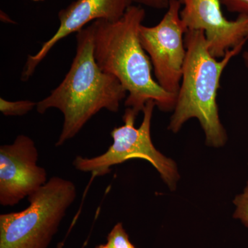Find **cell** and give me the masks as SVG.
<instances>
[{"label":"cell","mask_w":248,"mask_h":248,"mask_svg":"<svg viewBox=\"0 0 248 248\" xmlns=\"http://www.w3.org/2000/svg\"><path fill=\"white\" fill-rule=\"evenodd\" d=\"M76 197L71 181L50 178L28 197L27 208L0 215V248H48Z\"/></svg>","instance_id":"cell-4"},{"label":"cell","mask_w":248,"mask_h":248,"mask_svg":"<svg viewBox=\"0 0 248 248\" xmlns=\"http://www.w3.org/2000/svg\"><path fill=\"white\" fill-rule=\"evenodd\" d=\"M228 11L248 16V0H220Z\"/></svg>","instance_id":"cell-13"},{"label":"cell","mask_w":248,"mask_h":248,"mask_svg":"<svg viewBox=\"0 0 248 248\" xmlns=\"http://www.w3.org/2000/svg\"><path fill=\"white\" fill-rule=\"evenodd\" d=\"M145 16L143 8L132 5L116 22L99 19L91 24L97 64L120 81L128 93L125 107L138 115L148 101L155 102L159 110H174L177 97L166 92L153 78L151 60L139 34Z\"/></svg>","instance_id":"cell-1"},{"label":"cell","mask_w":248,"mask_h":248,"mask_svg":"<svg viewBox=\"0 0 248 248\" xmlns=\"http://www.w3.org/2000/svg\"><path fill=\"white\" fill-rule=\"evenodd\" d=\"M106 244L108 248H137L130 241L122 223H117L111 230Z\"/></svg>","instance_id":"cell-11"},{"label":"cell","mask_w":248,"mask_h":248,"mask_svg":"<svg viewBox=\"0 0 248 248\" xmlns=\"http://www.w3.org/2000/svg\"><path fill=\"white\" fill-rule=\"evenodd\" d=\"M186 56L182 81L169 129L177 133L191 118H197L209 146L226 143V130L220 121L217 103L220 80L227 65L246 43L227 52L221 60L210 53L203 31L187 30L184 37Z\"/></svg>","instance_id":"cell-3"},{"label":"cell","mask_w":248,"mask_h":248,"mask_svg":"<svg viewBox=\"0 0 248 248\" xmlns=\"http://www.w3.org/2000/svg\"><path fill=\"white\" fill-rule=\"evenodd\" d=\"M234 203L236 206L234 218L241 220L243 224L248 228V183L244 193L236 196Z\"/></svg>","instance_id":"cell-12"},{"label":"cell","mask_w":248,"mask_h":248,"mask_svg":"<svg viewBox=\"0 0 248 248\" xmlns=\"http://www.w3.org/2000/svg\"><path fill=\"white\" fill-rule=\"evenodd\" d=\"M182 8L179 0H170L159 24L154 27L142 24L139 32L158 84L166 92L177 96L186 56L184 37L187 30L181 18Z\"/></svg>","instance_id":"cell-6"},{"label":"cell","mask_w":248,"mask_h":248,"mask_svg":"<svg viewBox=\"0 0 248 248\" xmlns=\"http://www.w3.org/2000/svg\"><path fill=\"white\" fill-rule=\"evenodd\" d=\"M180 16L187 30L203 31L209 50L215 58H223L228 50L248 40V16L234 20L225 17L220 0H179Z\"/></svg>","instance_id":"cell-8"},{"label":"cell","mask_w":248,"mask_h":248,"mask_svg":"<svg viewBox=\"0 0 248 248\" xmlns=\"http://www.w3.org/2000/svg\"><path fill=\"white\" fill-rule=\"evenodd\" d=\"M35 142L20 135L11 144L0 147V204L14 206L47 182V172L37 164Z\"/></svg>","instance_id":"cell-7"},{"label":"cell","mask_w":248,"mask_h":248,"mask_svg":"<svg viewBox=\"0 0 248 248\" xmlns=\"http://www.w3.org/2000/svg\"><path fill=\"white\" fill-rule=\"evenodd\" d=\"M243 59H244L245 65L248 68V51L244 52L243 54Z\"/></svg>","instance_id":"cell-15"},{"label":"cell","mask_w":248,"mask_h":248,"mask_svg":"<svg viewBox=\"0 0 248 248\" xmlns=\"http://www.w3.org/2000/svg\"><path fill=\"white\" fill-rule=\"evenodd\" d=\"M156 104L148 101L143 109V122L135 128L138 114L127 108L123 116L124 124L111 132L112 144L104 154L93 158L78 156L73 166L81 172H89L94 177H102L110 172L111 167L128 160L141 159L149 161L172 190L175 188L179 176L177 166L156 149L152 141L151 121Z\"/></svg>","instance_id":"cell-5"},{"label":"cell","mask_w":248,"mask_h":248,"mask_svg":"<svg viewBox=\"0 0 248 248\" xmlns=\"http://www.w3.org/2000/svg\"><path fill=\"white\" fill-rule=\"evenodd\" d=\"M35 107H37V103L30 100L11 102L0 98V112L4 116H24Z\"/></svg>","instance_id":"cell-10"},{"label":"cell","mask_w":248,"mask_h":248,"mask_svg":"<svg viewBox=\"0 0 248 248\" xmlns=\"http://www.w3.org/2000/svg\"><path fill=\"white\" fill-rule=\"evenodd\" d=\"M133 2L153 9H166L169 7L170 0H133Z\"/></svg>","instance_id":"cell-14"},{"label":"cell","mask_w":248,"mask_h":248,"mask_svg":"<svg viewBox=\"0 0 248 248\" xmlns=\"http://www.w3.org/2000/svg\"><path fill=\"white\" fill-rule=\"evenodd\" d=\"M31 1H44V0H31Z\"/></svg>","instance_id":"cell-17"},{"label":"cell","mask_w":248,"mask_h":248,"mask_svg":"<svg viewBox=\"0 0 248 248\" xmlns=\"http://www.w3.org/2000/svg\"><path fill=\"white\" fill-rule=\"evenodd\" d=\"M76 38V56L64 79L36 107L40 114L50 108L58 109L63 114V126L56 146L76 137L103 109L117 112L128 94L115 76L103 71L97 64L92 25L78 31Z\"/></svg>","instance_id":"cell-2"},{"label":"cell","mask_w":248,"mask_h":248,"mask_svg":"<svg viewBox=\"0 0 248 248\" xmlns=\"http://www.w3.org/2000/svg\"><path fill=\"white\" fill-rule=\"evenodd\" d=\"M133 0H76L59 12L60 27L35 55H29L24 65L22 76L26 81L35 73L36 68L60 41L73 32H78L86 24L103 19L116 22L123 17L132 6Z\"/></svg>","instance_id":"cell-9"},{"label":"cell","mask_w":248,"mask_h":248,"mask_svg":"<svg viewBox=\"0 0 248 248\" xmlns=\"http://www.w3.org/2000/svg\"><path fill=\"white\" fill-rule=\"evenodd\" d=\"M95 248H108L107 244H103V245H99V246H97V247H96Z\"/></svg>","instance_id":"cell-16"}]
</instances>
